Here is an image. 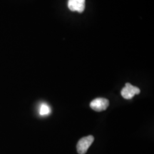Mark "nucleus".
I'll return each instance as SVG.
<instances>
[{
  "label": "nucleus",
  "mask_w": 154,
  "mask_h": 154,
  "mask_svg": "<svg viewBox=\"0 0 154 154\" xmlns=\"http://www.w3.org/2000/svg\"><path fill=\"white\" fill-rule=\"evenodd\" d=\"M51 113V108L47 103H42L39 107V114L42 116H48Z\"/></svg>",
  "instance_id": "obj_5"
},
{
  "label": "nucleus",
  "mask_w": 154,
  "mask_h": 154,
  "mask_svg": "<svg viewBox=\"0 0 154 154\" xmlns=\"http://www.w3.org/2000/svg\"><path fill=\"white\" fill-rule=\"evenodd\" d=\"M86 0H69L68 7L71 11L82 13L85 9Z\"/></svg>",
  "instance_id": "obj_4"
},
{
  "label": "nucleus",
  "mask_w": 154,
  "mask_h": 154,
  "mask_svg": "<svg viewBox=\"0 0 154 154\" xmlns=\"http://www.w3.org/2000/svg\"><path fill=\"white\" fill-rule=\"evenodd\" d=\"M94 138L93 136H88L79 140L76 146V150L79 154H85L87 152L88 148L94 142Z\"/></svg>",
  "instance_id": "obj_1"
},
{
  "label": "nucleus",
  "mask_w": 154,
  "mask_h": 154,
  "mask_svg": "<svg viewBox=\"0 0 154 154\" xmlns=\"http://www.w3.org/2000/svg\"><path fill=\"white\" fill-rule=\"evenodd\" d=\"M109 105V100L104 98H97L93 100L90 103V106L93 110L100 112L107 109Z\"/></svg>",
  "instance_id": "obj_3"
},
{
  "label": "nucleus",
  "mask_w": 154,
  "mask_h": 154,
  "mask_svg": "<svg viewBox=\"0 0 154 154\" xmlns=\"http://www.w3.org/2000/svg\"><path fill=\"white\" fill-rule=\"evenodd\" d=\"M140 89L136 86H132L129 83H126V86L121 90V96L126 99H131L136 94H140Z\"/></svg>",
  "instance_id": "obj_2"
}]
</instances>
